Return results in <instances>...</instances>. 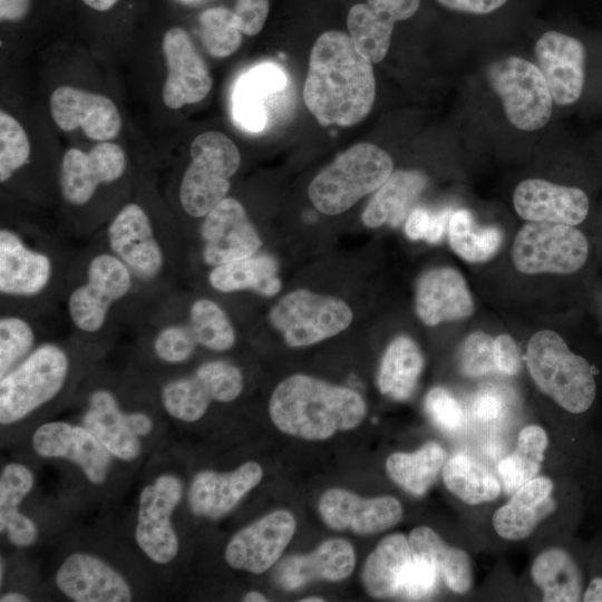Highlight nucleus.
Returning a JSON list of instances; mask_svg holds the SVG:
<instances>
[{
  "mask_svg": "<svg viewBox=\"0 0 602 602\" xmlns=\"http://www.w3.org/2000/svg\"><path fill=\"white\" fill-rule=\"evenodd\" d=\"M376 79L372 64L351 37L329 30L314 41L309 56L303 100L321 126H353L372 109Z\"/></svg>",
  "mask_w": 602,
  "mask_h": 602,
  "instance_id": "nucleus-1",
  "label": "nucleus"
},
{
  "mask_svg": "<svg viewBox=\"0 0 602 602\" xmlns=\"http://www.w3.org/2000/svg\"><path fill=\"white\" fill-rule=\"evenodd\" d=\"M74 259L55 236L27 233L13 226L0 227L1 309L39 310L64 294Z\"/></svg>",
  "mask_w": 602,
  "mask_h": 602,
  "instance_id": "nucleus-2",
  "label": "nucleus"
},
{
  "mask_svg": "<svg viewBox=\"0 0 602 602\" xmlns=\"http://www.w3.org/2000/svg\"><path fill=\"white\" fill-rule=\"evenodd\" d=\"M62 295L71 327L85 338L109 330L118 310L146 297L130 270L103 242L74 258Z\"/></svg>",
  "mask_w": 602,
  "mask_h": 602,
  "instance_id": "nucleus-3",
  "label": "nucleus"
},
{
  "mask_svg": "<svg viewBox=\"0 0 602 602\" xmlns=\"http://www.w3.org/2000/svg\"><path fill=\"white\" fill-rule=\"evenodd\" d=\"M366 402L355 390L305 375H292L273 390L269 412L282 433L322 440L356 428L365 418Z\"/></svg>",
  "mask_w": 602,
  "mask_h": 602,
  "instance_id": "nucleus-4",
  "label": "nucleus"
},
{
  "mask_svg": "<svg viewBox=\"0 0 602 602\" xmlns=\"http://www.w3.org/2000/svg\"><path fill=\"white\" fill-rule=\"evenodd\" d=\"M103 243L130 270L146 297L165 294L174 282L177 236L161 230L139 203L128 202L113 215Z\"/></svg>",
  "mask_w": 602,
  "mask_h": 602,
  "instance_id": "nucleus-5",
  "label": "nucleus"
},
{
  "mask_svg": "<svg viewBox=\"0 0 602 602\" xmlns=\"http://www.w3.org/2000/svg\"><path fill=\"white\" fill-rule=\"evenodd\" d=\"M525 359L536 386L559 406L572 414L590 409L596 395L593 369L559 333L548 329L535 332Z\"/></svg>",
  "mask_w": 602,
  "mask_h": 602,
  "instance_id": "nucleus-6",
  "label": "nucleus"
},
{
  "mask_svg": "<svg viewBox=\"0 0 602 602\" xmlns=\"http://www.w3.org/2000/svg\"><path fill=\"white\" fill-rule=\"evenodd\" d=\"M392 172V158L385 149L371 143H358L315 175L308 195L318 211L338 215L377 191Z\"/></svg>",
  "mask_w": 602,
  "mask_h": 602,
  "instance_id": "nucleus-7",
  "label": "nucleus"
},
{
  "mask_svg": "<svg viewBox=\"0 0 602 602\" xmlns=\"http://www.w3.org/2000/svg\"><path fill=\"white\" fill-rule=\"evenodd\" d=\"M68 350L57 342L40 343L0 378V423L8 426L55 399L70 375Z\"/></svg>",
  "mask_w": 602,
  "mask_h": 602,
  "instance_id": "nucleus-8",
  "label": "nucleus"
},
{
  "mask_svg": "<svg viewBox=\"0 0 602 602\" xmlns=\"http://www.w3.org/2000/svg\"><path fill=\"white\" fill-rule=\"evenodd\" d=\"M190 154L191 162L178 187V202L188 217L203 219L227 196L241 155L234 142L216 130L197 135Z\"/></svg>",
  "mask_w": 602,
  "mask_h": 602,
  "instance_id": "nucleus-9",
  "label": "nucleus"
},
{
  "mask_svg": "<svg viewBox=\"0 0 602 602\" xmlns=\"http://www.w3.org/2000/svg\"><path fill=\"white\" fill-rule=\"evenodd\" d=\"M590 253V241L579 226L527 222L514 239L512 260L525 274H573L586 265Z\"/></svg>",
  "mask_w": 602,
  "mask_h": 602,
  "instance_id": "nucleus-10",
  "label": "nucleus"
},
{
  "mask_svg": "<svg viewBox=\"0 0 602 602\" xmlns=\"http://www.w3.org/2000/svg\"><path fill=\"white\" fill-rule=\"evenodd\" d=\"M486 76L502 100L505 116L515 128L533 132L548 123L554 101L536 65L522 57L509 56L493 61Z\"/></svg>",
  "mask_w": 602,
  "mask_h": 602,
  "instance_id": "nucleus-11",
  "label": "nucleus"
},
{
  "mask_svg": "<svg viewBox=\"0 0 602 602\" xmlns=\"http://www.w3.org/2000/svg\"><path fill=\"white\" fill-rule=\"evenodd\" d=\"M350 307L341 299L309 290L285 294L270 311L269 320L290 347H305L346 330L352 321Z\"/></svg>",
  "mask_w": 602,
  "mask_h": 602,
  "instance_id": "nucleus-12",
  "label": "nucleus"
},
{
  "mask_svg": "<svg viewBox=\"0 0 602 602\" xmlns=\"http://www.w3.org/2000/svg\"><path fill=\"white\" fill-rule=\"evenodd\" d=\"M244 386L241 370L225 360H212L200 365L188 376L164 383L161 402L173 418L194 423L201 419L212 401L231 402Z\"/></svg>",
  "mask_w": 602,
  "mask_h": 602,
  "instance_id": "nucleus-13",
  "label": "nucleus"
},
{
  "mask_svg": "<svg viewBox=\"0 0 602 602\" xmlns=\"http://www.w3.org/2000/svg\"><path fill=\"white\" fill-rule=\"evenodd\" d=\"M182 494V482L173 474L158 476L140 491L135 538L145 555L157 564L172 562L178 553L172 514Z\"/></svg>",
  "mask_w": 602,
  "mask_h": 602,
  "instance_id": "nucleus-14",
  "label": "nucleus"
},
{
  "mask_svg": "<svg viewBox=\"0 0 602 602\" xmlns=\"http://www.w3.org/2000/svg\"><path fill=\"white\" fill-rule=\"evenodd\" d=\"M537 67L550 88L553 101L561 107L580 103L589 80V48L574 36L548 30L535 43Z\"/></svg>",
  "mask_w": 602,
  "mask_h": 602,
  "instance_id": "nucleus-15",
  "label": "nucleus"
},
{
  "mask_svg": "<svg viewBox=\"0 0 602 602\" xmlns=\"http://www.w3.org/2000/svg\"><path fill=\"white\" fill-rule=\"evenodd\" d=\"M127 168L124 149L111 142H99L88 152L69 148L59 167L58 186L64 202L74 208L89 204L99 187L117 182Z\"/></svg>",
  "mask_w": 602,
  "mask_h": 602,
  "instance_id": "nucleus-16",
  "label": "nucleus"
},
{
  "mask_svg": "<svg viewBox=\"0 0 602 602\" xmlns=\"http://www.w3.org/2000/svg\"><path fill=\"white\" fill-rule=\"evenodd\" d=\"M198 235L202 261L210 268L254 255L262 245L243 204L229 196L202 219Z\"/></svg>",
  "mask_w": 602,
  "mask_h": 602,
  "instance_id": "nucleus-17",
  "label": "nucleus"
},
{
  "mask_svg": "<svg viewBox=\"0 0 602 602\" xmlns=\"http://www.w3.org/2000/svg\"><path fill=\"white\" fill-rule=\"evenodd\" d=\"M166 78L162 98L169 109L203 100L212 88L206 61L182 27L168 29L162 42Z\"/></svg>",
  "mask_w": 602,
  "mask_h": 602,
  "instance_id": "nucleus-18",
  "label": "nucleus"
},
{
  "mask_svg": "<svg viewBox=\"0 0 602 602\" xmlns=\"http://www.w3.org/2000/svg\"><path fill=\"white\" fill-rule=\"evenodd\" d=\"M295 527L289 511L271 512L234 534L225 547V561L233 569L261 574L280 559Z\"/></svg>",
  "mask_w": 602,
  "mask_h": 602,
  "instance_id": "nucleus-19",
  "label": "nucleus"
},
{
  "mask_svg": "<svg viewBox=\"0 0 602 602\" xmlns=\"http://www.w3.org/2000/svg\"><path fill=\"white\" fill-rule=\"evenodd\" d=\"M513 205L518 216L528 222L580 226L591 213L588 191L541 178L521 182L514 190Z\"/></svg>",
  "mask_w": 602,
  "mask_h": 602,
  "instance_id": "nucleus-20",
  "label": "nucleus"
},
{
  "mask_svg": "<svg viewBox=\"0 0 602 602\" xmlns=\"http://www.w3.org/2000/svg\"><path fill=\"white\" fill-rule=\"evenodd\" d=\"M50 115L65 132L81 128L96 142H109L122 128V118L115 103L108 97L76 88L60 86L49 98Z\"/></svg>",
  "mask_w": 602,
  "mask_h": 602,
  "instance_id": "nucleus-21",
  "label": "nucleus"
},
{
  "mask_svg": "<svg viewBox=\"0 0 602 602\" xmlns=\"http://www.w3.org/2000/svg\"><path fill=\"white\" fill-rule=\"evenodd\" d=\"M318 511L330 528L348 530L360 535L383 532L398 524L402 517V506L396 497L363 498L342 488L324 492Z\"/></svg>",
  "mask_w": 602,
  "mask_h": 602,
  "instance_id": "nucleus-22",
  "label": "nucleus"
},
{
  "mask_svg": "<svg viewBox=\"0 0 602 602\" xmlns=\"http://www.w3.org/2000/svg\"><path fill=\"white\" fill-rule=\"evenodd\" d=\"M31 441L39 456L70 460L93 484L106 480L111 454L86 427L65 421L45 423L36 429Z\"/></svg>",
  "mask_w": 602,
  "mask_h": 602,
  "instance_id": "nucleus-23",
  "label": "nucleus"
},
{
  "mask_svg": "<svg viewBox=\"0 0 602 602\" xmlns=\"http://www.w3.org/2000/svg\"><path fill=\"white\" fill-rule=\"evenodd\" d=\"M58 589L76 602H128L133 593L125 577L101 559L70 554L56 572Z\"/></svg>",
  "mask_w": 602,
  "mask_h": 602,
  "instance_id": "nucleus-24",
  "label": "nucleus"
},
{
  "mask_svg": "<svg viewBox=\"0 0 602 602\" xmlns=\"http://www.w3.org/2000/svg\"><path fill=\"white\" fill-rule=\"evenodd\" d=\"M415 309L426 326L464 320L474 313V301L463 274L450 266L424 272L416 284Z\"/></svg>",
  "mask_w": 602,
  "mask_h": 602,
  "instance_id": "nucleus-25",
  "label": "nucleus"
},
{
  "mask_svg": "<svg viewBox=\"0 0 602 602\" xmlns=\"http://www.w3.org/2000/svg\"><path fill=\"white\" fill-rule=\"evenodd\" d=\"M420 0H367L348 12L347 26L357 49L371 62L381 61L390 47L395 23L411 18Z\"/></svg>",
  "mask_w": 602,
  "mask_h": 602,
  "instance_id": "nucleus-26",
  "label": "nucleus"
},
{
  "mask_svg": "<svg viewBox=\"0 0 602 602\" xmlns=\"http://www.w3.org/2000/svg\"><path fill=\"white\" fill-rule=\"evenodd\" d=\"M263 477L262 467L246 462L226 473L202 470L190 486L187 501L193 514L210 520L227 515Z\"/></svg>",
  "mask_w": 602,
  "mask_h": 602,
  "instance_id": "nucleus-27",
  "label": "nucleus"
},
{
  "mask_svg": "<svg viewBox=\"0 0 602 602\" xmlns=\"http://www.w3.org/2000/svg\"><path fill=\"white\" fill-rule=\"evenodd\" d=\"M355 563L352 545L343 538H330L309 554L284 559L274 577L283 589L297 590L315 580H344L352 573Z\"/></svg>",
  "mask_w": 602,
  "mask_h": 602,
  "instance_id": "nucleus-28",
  "label": "nucleus"
},
{
  "mask_svg": "<svg viewBox=\"0 0 602 602\" xmlns=\"http://www.w3.org/2000/svg\"><path fill=\"white\" fill-rule=\"evenodd\" d=\"M130 412L122 410L115 395L97 388L88 396L82 425L111 454L125 462L136 459L142 452L139 437L130 427Z\"/></svg>",
  "mask_w": 602,
  "mask_h": 602,
  "instance_id": "nucleus-29",
  "label": "nucleus"
},
{
  "mask_svg": "<svg viewBox=\"0 0 602 602\" xmlns=\"http://www.w3.org/2000/svg\"><path fill=\"white\" fill-rule=\"evenodd\" d=\"M553 483L546 477H536L517 489L512 499L493 515L496 533L509 541L530 536L536 526L555 509L551 497Z\"/></svg>",
  "mask_w": 602,
  "mask_h": 602,
  "instance_id": "nucleus-30",
  "label": "nucleus"
},
{
  "mask_svg": "<svg viewBox=\"0 0 602 602\" xmlns=\"http://www.w3.org/2000/svg\"><path fill=\"white\" fill-rule=\"evenodd\" d=\"M426 185V176L418 171H394L375 191L365 207L361 215L363 224L368 227H378L383 224L400 225Z\"/></svg>",
  "mask_w": 602,
  "mask_h": 602,
  "instance_id": "nucleus-31",
  "label": "nucleus"
},
{
  "mask_svg": "<svg viewBox=\"0 0 602 602\" xmlns=\"http://www.w3.org/2000/svg\"><path fill=\"white\" fill-rule=\"evenodd\" d=\"M33 475L19 463L6 465L0 475V531L11 544L28 547L35 544L39 531L36 523L19 512V505L31 492Z\"/></svg>",
  "mask_w": 602,
  "mask_h": 602,
  "instance_id": "nucleus-32",
  "label": "nucleus"
},
{
  "mask_svg": "<svg viewBox=\"0 0 602 602\" xmlns=\"http://www.w3.org/2000/svg\"><path fill=\"white\" fill-rule=\"evenodd\" d=\"M207 281L223 293L250 290L270 297L281 288L276 261L268 254H254L211 268Z\"/></svg>",
  "mask_w": 602,
  "mask_h": 602,
  "instance_id": "nucleus-33",
  "label": "nucleus"
},
{
  "mask_svg": "<svg viewBox=\"0 0 602 602\" xmlns=\"http://www.w3.org/2000/svg\"><path fill=\"white\" fill-rule=\"evenodd\" d=\"M409 541L404 534L383 537L367 557L362 583L373 598L396 596L401 576L411 561Z\"/></svg>",
  "mask_w": 602,
  "mask_h": 602,
  "instance_id": "nucleus-34",
  "label": "nucleus"
},
{
  "mask_svg": "<svg viewBox=\"0 0 602 602\" xmlns=\"http://www.w3.org/2000/svg\"><path fill=\"white\" fill-rule=\"evenodd\" d=\"M411 555L430 563L448 589L466 593L472 586V566L467 553L447 545L427 526H418L409 534Z\"/></svg>",
  "mask_w": 602,
  "mask_h": 602,
  "instance_id": "nucleus-35",
  "label": "nucleus"
},
{
  "mask_svg": "<svg viewBox=\"0 0 602 602\" xmlns=\"http://www.w3.org/2000/svg\"><path fill=\"white\" fill-rule=\"evenodd\" d=\"M424 368L418 344L407 336L396 337L387 347L377 375V387L395 400L411 397Z\"/></svg>",
  "mask_w": 602,
  "mask_h": 602,
  "instance_id": "nucleus-36",
  "label": "nucleus"
},
{
  "mask_svg": "<svg viewBox=\"0 0 602 602\" xmlns=\"http://www.w3.org/2000/svg\"><path fill=\"white\" fill-rule=\"evenodd\" d=\"M282 70L265 64L250 70L240 80L234 96V114L239 124L251 132H259L265 125L264 99L285 85Z\"/></svg>",
  "mask_w": 602,
  "mask_h": 602,
  "instance_id": "nucleus-37",
  "label": "nucleus"
},
{
  "mask_svg": "<svg viewBox=\"0 0 602 602\" xmlns=\"http://www.w3.org/2000/svg\"><path fill=\"white\" fill-rule=\"evenodd\" d=\"M531 575L546 602H574L581 599L580 570L574 560L561 548L541 553L532 564Z\"/></svg>",
  "mask_w": 602,
  "mask_h": 602,
  "instance_id": "nucleus-38",
  "label": "nucleus"
},
{
  "mask_svg": "<svg viewBox=\"0 0 602 602\" xmlns=\"http://www.w3.org/2000/svg\"><path fill=\"white\" fill-rule=\"evenodd\" d=\"M445 459V449L435 441H428L414 453L391 454L386 460V470L405 491L421 496L436 480Z\"/></svg>",
  "mask_w": 602,
  "mask_h": 602,
  "instance_id": "nucleus-39",
  "label": "nucleus"
},
{
  "mask_svg": "<svg viewBox=\"0 0 602 602\" xmlns=\"http://www.w3.org/2000/svg\"><path fill=\"white\" fill-rule=\"evenodd\" d=\"M443 478L448 491L468 505L492 502L501 492L496 477L483 465L463 454L447 460Z\"/></svg>",
  "mask_w": 602,
  "mask_h": 602,
  "instance_id": "nucleus-40",
  "label": "nucleus"
},
{
  "mask_svg": "<svg viewBox=\"0 0 602 602\" xmlns=\"http://www.w3.org/2000/svg\"><path fill=\"white\" fill-rule=\"evenodd\" d=\"M448 236L453 251L472 263L486 262L499 251L503 233L495 225L478 226L473 215L464 208L452 213Z\"/></svg>",
  "mask_w": 602,
  "mask_h": 602,
  "instance_id": "nucleus-41",
  "label": "nucleus"
},
{
  "mask_svg": "<svg viewBox=\"0 0 602 602\" xmlns=\"http://www.w3.org/2000/svg\"><path fill=\"white\" fill-rule=\"evenodd\" d=\"M37 330L31 314L2 310L0 317V378L25 360L37 346Z\"/></svg>",
  "mask_w": 602,
  "mask_h": 602,
  "instance_id": "nucleus-42",
  "label": "nucleus"
},
{
  "mask_svg": "<svg viewBox=\"0 0 602 602\" xmlns=\"http://www.w3.org/2000/svg\"><path fill=\"white\" fill-rule=\"evenodd\" d=\"M187 305L201 348L221 352L235 344V328L217 302L202 297L191 300Z\"/></svg>",
  "mask_w": 602,
  "mask_h": 602,
  "instance_id": "nucleus-43",
  "label": "nucleus"
},
{
  "mask_svg": "<svg viewBox=\"0 0 602 602\" xmlns=\"http://www.w3.org/2000/svg\"><path fill=\"white\" fill-rule=\"evenodd\" d=\"M201 40L208 55L225 58L234 54L242 43L234 13L225 7H213L198 16Z\"/></svg>",
  "mask_w": 602,
  "mask_h": 602,
  "instance_id": "nucleus-44",
  "label": "nucleus"
},
{
  "mask_svg": "<svg viewBox=\"0 0 602 602\" xmlns=\"http://www.w3.org/2000/svg\"><path fill=\"white\" fill-rule=\"evenodd\" d=\"M31 146L21 124L4 110L0 111V182H9L30 157Z\"/></svg>",
  "mask_w": 602,
  "mask_h": 602,
  "instance_id": "nucleus-45",
  "label": "nucleus"
},
{
  "mask_svg": "<svg viewBox=\"0 0 602 602\" xmlns=\"http://www.w3.org/2000/svg\"><path fill=\"white\" fill-rule=\"evenodd\" d=\"M458 363L460 371L468 377H479L495 371L492 336L483 331L470 333L460 347Z\"/></svg>",
  "mask_w": 602,
  "mask_h": 602,
  "instance_id": "nucleus-46",
  "label": "nucleus"
},
{
  "mask_svg": "<svg viewBox=\"0 0 602 602\" xmlns=\"http://www.w3.org/2000/svg\"><path fill=\"white\" fill-rule=\"evenodd\" d=\"M439 577L430 563L412 556L401 576L396 596L410 601L430 598L437 589Z\"/></svg>",
  "mask_w": 602,
  "mask_h": 602,
  "instance_id": "nucleus-47",
  "label": "nucleus"
},
{
  "mask_svg": "<svg viewBox=\"0 0 602 602\" xmlns=\"http://www.w3.org/2000/svg\"><path fill=\"white\" fill-rule=\"evenodd\" d=\"M425 409L431 421L446 433H455L464 427V410L457 399L445 388L434 387L428 391Z\"/></svg>",
  "mask_w": 602,
  "mask_h": 602,
  "instance_id": "nucleus-48",
  "label": "nucleus"
},
{
  "mask_svg": "<svg viewBox=\"0 0 602 602\" xmlns=\"http://www.w3.org/2000/svg\"><path fill=\"white\" fill-rule=\"evenodd\" d=\"M543 460L516 449V452L498 464V473L506 493L514 494L524 484L534 478Z\"/></svg>",
  "mask_w": 602,
  "mask_h": 602,
  "instance_id": "nucleus-49",
  "label": "nucleus"
},
{
  "mask_svg": "<svg viewBox=\"0 0 602 602\" xmlns=\"http://www.w3.org/2000/svg\"><path fill=\"white\" fill-rule=\"evenodd\" d=\"M450 215L448 210L431 214L423 207H416L407 216L405 233L414 241L439 242L444 236Z\"/></svg>",
  "mask_w": 602,
  "mask_h": 602,
  "instance_id": "nucleus-50",
  "label": "nucleus"
},
{
  "mask_svg": "<svg viewBox=\"0 0 602 602\" xmlns=\"http://www.w3.org/2000/svg\"><path fill=\"white\" fill-rule=\"evenodd\" d=\"M232 11L242 33L255 36L265 23L270 3L269 0H236Z\"/></svg>",
  "mask_w": 602,
  "mask_h": 602,
  "instance_id": "nucleus-51",
  "label": "nucleus"
},
{
  "mask_svg": "<svg viewBox=\"0 0 602 602\" xmlns=\"http://www.w3.org/2000/svg\"><path fill=\"white\" fill-rule=\"evenodd\" d=\"M494 359L496 370L513 376L520 372L522 358L518 347L509 334H499L494 339Z\"/></svg>",
  "mask_w": 602,
  "mask_h": 602,
  "instance_id": "nucleus-52",
  "label": "nucleus"
},
{
  "mask_svg": "<svg viewBox=\"0 0 602 602\" xmlns=\"http://www.w3.org/2000/svg\"><path fill=\"white\" fill-rule=\"evenodd\" d=\"M472 411L479 420H495L498 419L504 412V402L496 392L485 390L479 392L474 398Z\"/></svg>",
  "mask_w": 602,
  "mask_h": 602,
  "instance_id": "nucleus-53",
  "label": "nucleus"
},
{
  "mask_svg": "<svg viewBox=\"0 0 602 602\" xmlns=\"http://www.w3.org/2000/svg\"><path fill=\"white\" fill-rule=\"evenodd\" d=\"M441 7L469 14H488L502 8L508 0H436Z\"/></svg>",
  "mask_w": 602,
  "mask_h": 602,
  "instance_id": "nucleus-54",
  "label": "nucleus"
},
{
  "mask_svg": "<svg viewBox=\"0 0 602 602\" xmlns=\"http://www.w3.org/2000/svg\"><path fill=\"white\" fill-rule=\"evenodd\" d=\"M547 446V436L544 429L536 425L524 427L518 434L517 448L526 452L538 459H544Z\"/></svg>",
  "mask_w": 602,
  "mask_h": 602,
  "instance_id": "nucleus-55",
  "label": "nucleus"
},
{
  "mask_svg": "<svg viewBox=\"0 0 602 602\" xmlns=\"http://www.w3.org/2000/svg\"><path fill=\"white\" fill-rule=\"evenodd\" d=\"M31 0H0L1 21L22 20L30 11Z\"/></svg>",
  "mask_w": 602,
  "mask_h": 602,
  "instance_id": "nucleus-56",
  "label": "nucleus"
},
{
  "mask_svg": "<svg viewBox=\"0 0 602 602\" xmlns=\"http://www.w3.org/2000/svg\"><path fill=\"white\" fill-rule=\"evenodd\" d=\"M130 427L133 431L138 436H147L154 428L152 418L142 411L130 412Z\"/></svg>",
  "mask_w": 602,
  "mask_h": 602,
  "instance_id": "nucleus-57",
  "label": "nucleus"
},
{
  "mask_svg": "<svg viewBox=\"0 0 602 602\" xmlns=\"http://www.w3.org/2000/svg\"><path fill=\"white\" fill-rule=\"evenodd\" d=\"M583 601L602 602V577H595L590 582L583 595Z\"/></svg>",
  "mask_w": 602,
  "mask_h": 602,
  "instance_id": "nucleus-58",
  "label": "nucleus"
},
{
  "mask_svg": "<svg viewBox=\"0 0 602 602\" xmlns=\"http://www.w3.org/2000/svg\"><path fill=\"white\" fill-rule=\"evenodd\" d=\"M118 0H82L89 8L97 11H107L111 9Z\"/></svg>",
  "mask_w": 602,
  "mask_h": 602,
  "instance_id": "nucleus-59",
  "label": "nucleus"
},
{
  "mask_svg": "<svg viewBox=\"0 0 602 602\" xmlns=\"http://www.w3.org/2000/svg\"><path fill=\"white\" fill-rule=\"evenodd\" d=\"M1 602H28L30 599L19 592H8L6 594H2L0 598Z\"/></svg>",
  "mask_w": 602,
  "mask_h": 602,
  "instance_id": "nucleus-60",
  "label": "nucleus"
},
{
  "mask_svg": "<svg viewBox=\"0 0 602 602\" xmlns=\"http://www.w3.org/2000/svg\"><path fill=\"white\" fill-rule=\"evenodd\" d=\"M243 601H246V602H263L264 601L265 602L268 601V599L258 591H250L244 595Z\"/></svg>",
  "mask_w": 602,
  "mask_h": 602,
  "instance_id": "nucleus-61",
  "label": "nucleus"
},
{
  "mask_svg": "<svg viewBox=\"0 0 602 602\" xmlns=\"http://www.w3.org/2000/svg\"><path fill=\"white\" fill-rule=\"evenodd\" d=\"M4 571H6V563H4V560L1 557V562H0V582H1V584L3 582Z\"/></svg>",
  "mask_w": 602,
  "mask_h": 602,
  "instance_id": "nucleus-62",
  "label": "nucleus"
},
{
  "mask_svg": "<svg viewBox=\"0 0 602 602\" xmlns=\"http://www.w3.org/2000/svg\"><path fill=\"white\" fill-rule=\"evenodd\" d=\"M324 599L318 598V596H310L307 599H302L301 602H323Z\"/></svg>",
  "mask_w": 602,
  "mask_h": 602,
  "instance_id": "nucleus-63",
  "label": "nucleus"
}]
</instances>
